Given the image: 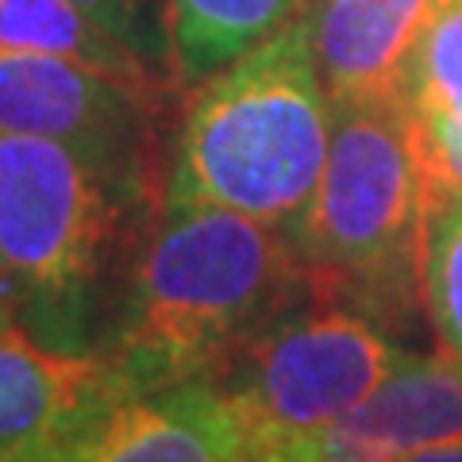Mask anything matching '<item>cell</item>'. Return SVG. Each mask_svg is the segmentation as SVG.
<instances>
[{
	"label": "cell",
	"mask_w": 462,
	"mask_h": 462,
	"mask_svg": "<svg viewBox=\"0 0 462 462\" xmlns=\"http://www.w3.org/2000/svg\"><path fill=\"white\" fill-rule=\"evenodd\" d=\"M309 293L285 231L236 208L162 197L120 251L93 355L135 389L216 378Z\"/></svg>",
	"instance_id": "6da1fadb"
},
{
	"label": "cell",
	"mask_w": 462,
	"mask_h": 462,
	"mask_svg": "<svg viewBox=\"0 0 462 462\" xmlns=\"http://www.w3.org/2000/svg\"><path fill=\"white\" fill-rule=\"evenodd\" d=\"M331 151L312 205L289 231L316 297L409 336L424 305L428 173L404 97L331 100Z\"/></svg>",
	"instance_id": "7a4b0ae2"
},
{
	"label": "cell",
	"mask_w": 462,
	"mask_h": 462,
	"mask_svg": "<svg viewBox=\"0 0 462 462\" xmlns=\"http://www.w3.org/2000/svg\"><path fill=\"white\" fill-rule=\"evenodd\" d=\"M331 93L309 12L189 89L166 197L236 208L293 231L331 151Z\"/></svg>",
	"instance_id": "3957f363"
},
{
	"label": "cell",
	"mask_w": 462,
	"mask_h": 462,
	"mask_svg": "<svg viewBox=\"0 0 462 462\" xmlns=\"http://www.w3.org/2000/svg\"><path fill=\"white\" fill-rule=\"evenodd\" d=\"M158 200L58 139L0 132V278L16 328L93 355L120 251Z\"/></svg>",
	"instance_id": "277c9868"
},
{
	"label": "cell",
	"mask_w": 462,
	"mask_h": 462,
	"mask_svg": "<svg viewBox=\"0 0 462 462\" xmlns=\"http://www.w3.org/2000/svg\"><path fill=\"white\" fill-rule=\"evenodd\" d=\"M404 358V346L363 312L300 297L216 374L247 439V462H270L358 409Z\"/></svg>",
	"instance_id": "5b68a950"
},
{
	"label": "cell",
	"mask_w": 462,
	"mask_h": 462,
	"mask_svg": "<svg viewBox=\"0 0 462 462\" xmlns=\"http://www.w3.org/2000/svg\"><path fill=\"white\" fill-rule=\"evenodd\" d=\"M170 93L58 54L0 47V132L58 139L151 197L170 185L158 139Z\"/></svg>",
	"instance_id": "8992f818"
},
{
	"label": "cell",
	"mask_w": 462,
	"mask_h": 462,
	"mask_svg": "<svg viewBox=\"0 0 462 462\" xmlns=\"http://www.w3.org/2000/svg\"><path fill=\"white\" fill-rule=\"evenodd\" d=\"M42 462H247V439L212 378L124 389Z\"/></svg>",
	"instance_id": "52a82bcc"
},
{
	"label": "cell",
	"mask_w": 462,
	"mask_h": 462,
	"mask_svg": "<svg viewBox=\"0 0 462 462\" xmlns=\"http://www.w3.org/2000/svg\"><path fill=\"white\" fill-rule=\"evenodd\" d=\"M443 443H462V366L404 351L358 409L270 462H404Z\"/></svg>",
	"instance_id": "ba28073f"
},
{
	"label": "cell",
	"mask_w": 462,
	"mask_h": 462,
	"mask_svg": "<svg viewBox=\"0 0 462 462\" xmlns=\"http://www.w3.org/2000/svg\"><path fill=\"white\" fill-rule=\"evenodd\" d=\"M127 385L105 358L51 351L23 328L0 331V462H42L97 404Z\"/></svg>",
	"instance_id": "9c48e42d"
},
{
	"label": "cell",
	"mask_w": 462,
	"mask_h": 462,
	"mask_svg": "<svg viewBox=\"0 0 462 462\" xmlns=\"http://www.w3.org/2000/svg\"><path fill=\"white\" fill-rule=\"evenodd\" d=\"M439 0H316V62L331 100L401 97L409 58Z\"/></svg>",
	"instance_id": "30bf717a"
},
{
	"label": "cell",
	"mask_w": 462,
	"mask_h": 462,
	"mask_svg": "<svg viewBox=\"0 0 462 462\" xmlns=\"http://www.w3.org/2000/svg\"><path fill=\"white\" fill-rule=\"evenodd\" d=\"M305 12V0H166L170 69L178 89H197Z\"/></svg>",
	"instance_id": "8fae6325"
},
{
	"label": "cell",
	"mask_w": 462,
	"mask_h": 462,
	"mask_svg": "<svg viewBox=\"0 0 462 462\" xmlns=\"http://www.w3.org/2000/svg\"><path fill=\"white\" fill-rule=\"evenodd\" d=\"M0 47L58 54L151 89H178V81L143 62L132 47L85 16L74 0H0Z\"/></svg>",
	"instance_id": "7c38bea8"
},
{
	"label": "cell",
	"mask_w": 462,
	"mask_h": 462,
	"mask_svg": "<svg viewBox=\"0 0 462 462\" xmlns=\"http://www.w3.org/2000/svg\"><path fill=\"white\" fill-rule=\"evenodd\" d=\"M424 305L443 355L462 366V193L428 181Z\"/></svg>",
	"instance_id": "4fadbf2b"
},
{
	"label": "cell",
	"mask_w": 462,
	"mask_h": 462,
	"mask_svg": "<svg viewBox=\"0 0 462 462\" xmlns=\"http://www.w3.org/2000/svg\"><path fill=\"white\" fill-rule=\"evenodd\" d=\"M401 97L416 112L462 124V0H439L409 58Z\"/></svg>",
	"instance_id": "5bb4252c"
},
{
	"label": "cell",
	"mask_w": 462,
	"mask_h": 462,
	"mask_svg": "<svg viewBox=\"0 0 462 462\" xmlns=\"http://www.w3.org/2000/svg\"><path fill=\"white\" fill-rule=\"evenodd\" d=\"M89 20H97L108 35L132 47L158 74L173 78L170 69V35H166V0H74Z\"/></svg>",
	"instance_id": "9a60e30c"
},
{
	"label": "cell",
	"mask_w": 462,
	"mask_h": 462,
	"mask_svg": "<svg viewBox=\"0 0 462 462\" xmlns=\"http://www.w3.org/2000/svg\"><path fill=\"white\" fill-rule=\"evenodd\" d=\"M416 139H420V158H424L428 181L462 193V124L443 120V116L416 112Z\"/></svg>",
	"instance_id": "2e32d148"
},
{
	"label": "cell",
	"mask_w": 462,
	"mask_h": 462,
	"mask_svg": "<svg viewBox=\"0 0 462 462\" xmlns=\"http://www.w3.org/2000/svg\"><path fill=\"white\" fill-rule=\"evenodd\" d=\"M404 462H462V443H443V447H428V451H416Z\"/></svg>",
	"instance_id": "e0dca14e"
},
{
	"label": "cell",
	"mask_w": 462,
	"mask_h": 462,
	"mask_svg": "<svg viewBox=\"0 0 462 462\" xmlns=\"http://www.w3.org/2000/svg\"><path fill=\"white\" fill-rule=\"evenodd\" d=\"M16 328V309H12V297H8V285L0 278V331H12Z\"/></svg>",
	"instance_id": "ac0fdd59"
}]
</instances>
